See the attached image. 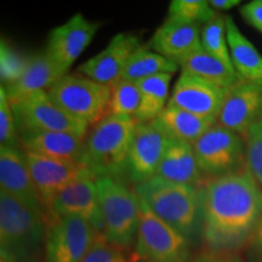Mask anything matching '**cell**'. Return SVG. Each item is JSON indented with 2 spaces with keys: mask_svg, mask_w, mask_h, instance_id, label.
I'll return each mask as SVG.
<instances>
[{
  "mask_svg": "<svg viewBox=\"0 0 262 262\" xmlns=\"http://www.w3.org/2000/svg\"><path fill=\"white\" fill-rule=\"evenodd\" d=\"M0 189L28 208L44 214L40 195L21 148L0 147Z\"/></svg>",
  "mask_w": 262,
  "mask_h": 262,
  "instance_id": "obj_18",
  "label": "cell"
},
{
  "mask_svg": "<svg viewBox=\"0 0 262 262\" xmlns=\"http://www.w3.org/2000/svg\"><path fill=\"white\" fill-rule=\"evenodd\" d=\"M241 14L248 24L262 33V4L260 0H255L242 6Z\"/></svg>",
  "mask_w": 262,
  "mask_h": 262,
  "instance_id": "obj_34",
  "label": "cell"
},
{
  "mask_svg": "<svg viewBox=\"0 0 262 262\" xmlns=\"http://www.w3.org/2000/svg\"><path fill=\"white\" fill-rule=\"evenodd\" d=\"M171 136L156 120L137 123L126 162V175L139 185L155 178Z\"/></svg>",
  "mask_w": 262,
  "mask_h": 262,
  "instance_id": "obj_11",
  "label": "cell"
},
{
  "mask_svg": "<svg viewBox=\"0 0 262 262\" xmlns=\"http://www.w3.org/2000/svg\"><path fill=\"white\" fill-rule=\"evenodd\" d=\"M0 143L2 146L19 148L18 130L16 126L14 111L4 86L0 88Z\"/></svg>",
  "mask_w": 262,
  "mask_h": 262,
  "instance_id": "obj_32",
  "label": "cell"
},
{
  "mask_svg": "<svg viewBox=\"0 0 262 262\" xmlns=\"http://www.w3.org/2000/svg\"><path fill=\"white\" fill-rule=\"evenodd\" d=\"M203 242L209 251L235 253L262 219V188L248 168L206 180Z\"/></svg>",
  "mask_w": 262,
  "mask_h": 262,
  "instance_id": "obj_1",
  "label": "cell"
},
{
  "mask_svg": "<svg viewBox=\"0 0 262 262\" xmlns=\"http://www.w3.org/2000/svg\"><path fill=\"white\" fill-rule=\"evenodd\" d=\"M147 47L178 63L180 60L203 48L202 27L201 25L180 24L165 19Z\"/></svg>",
  "mask_w": 262,
  "mask_h": 262,
  "instance_id": "obj_21",
  "label": "cell"
},
{
  "mask_svg": "<svg viewBox=\"0 0 262 262\" xmlns=\"http://www.w3.org/2000/svg\"><path fill=\"white\" fill-rule=\"evenodd\" d=\"M260 2H261V4H262V0H260Z\"/></svg>",
  "mask_w": 262,
  "mask_h": 262,
  "instance_id": "obj_38",
  "label": "cell"
},
{
  "mask_svg": "<svg viewBox=\"0 0 262 262\" xmlns=\"http://www.w3.org/2000/svg\"><path fill=\"white\" fill-rule=\"evenodd\" d=\"M50 217L74 216L86 221L100 234L103 232L102 216L98 202L96 178L93 175L75 180L52 199L48 208Z\"/></svg>",
  "mask_w": 262,
  "mask_h": 262,
  "instance_id": "obj_15",
  "label": "cell"
},
{
  "mask_svg": "<svg viewBox=\"0 0 262 262\" xmlns=\"http://www.w3.org/2000/svg\"><path fill=\"white\" fill-rule=\"evenodd\" d=\"M178 70V63L157 54L146 45L141 47L130 58L123 79L140 81L159 74H173Z\"/></svg>",
  "mask_w": 262,
  "mask_h": 262,
  "instance_id": "obj_27",
  "label": "cell"
},
{
  "mask_svg": "<svg viewBox=\"0 0 262 262\" xmlns=\"http://www.w3.org/2000/svg\"><path fill=\"white\" fill-rule=\"evenodd\" d=\"M142 102V93L136 81L122 79L112 88L110 114L135 119Z\"/></svg>",
  "mask_w": 262,
  "mask_h": 262,
  "instance_id": "obj_30",
  "label": "cell"
},
{
  "mask_svg": "<svg viewBox=\"0 0 262 262\" xmlns=\"http://www.w3.org/2000/svg\"><path fill=\"white\" fill-rule=\"evenodd\" d=\"M100 27V22H91L83 14H75L63 25L52 29L45 51L68 74L72 64L89 47Z\"/></svg>",
  "mask_w": 262,
  "mask_h": 262,
  "instance_id": "obj_14",
  "label": "cell"
},
{
  "mask_svg": "<svg viewBox=\"0 0 262 262\" xmlns=\"http://www.w3.org/2000/svg\"><path fill=\"white\" fill-rule=\"evenodd\" d=\"M96 187L102 216V235L107 242L126 249L136 241L140 226V199L120 180L97 178Z\"/></svg>",
  "mask_w": 262,
  "mask_h": 262,
  "instance_id": "obj_5",
  "label": "cell"
},
{
  "mask_svg": "<svg viewBox=\"0 0 262 262\" xmlns=\"http://www.w3.org/2000/svg\"><path fill=\"white\" fill-rule=\"evenodd\" d=\"M62 110L89 126L96 125L110 114L112 88L80 74H66L48 90Z\"/></svg>",
  "mask_w": 262,
  "mask_h": 262,
  "instance_id": "obj_6",
  "label": "cell"
},
{
  "mask_svg": "<svg viewBox=\"0 0 262 262\" xmlns=\"http://www.w3.org/2000/svg\"><path fill=\"white\" fill-rule=\"evenodd\" d=\"M64 75V72L44 50L28 58L24 73L17 80L2 86H4L10 103L15 104L38 91L49 90Z\"/></svg>",
  "mask_w": 262,
  "mask_h": 262,
  "instance_id": "obj_20",
  "label": "cell"
},
{
  "mask_svg": "<svg viewBox=\"0 0 262 262\" xmlns=\"http://www.w3.org/2000/svg\"><path fill=\"white\" fill-rule=\"evenodd\" d=\"M45 233L42 212L0 192V262H34Z\"/></svg>",
  "mask_w": 262,
  "mask_h": 262,
  "instance_id": "obj_3",
  "label": "cell"
},
{
  "mask_svg": "<svg viewBox=\"0 0 262 262\" xmlns=\"http://www.w3.org/2000/svg\"><path fill=\"white\" fill-rule=\"evenodd\" d=\"M18 140L24 152L86 165L85 139L81 137L56 131H21Z\"/></svg>",
  "mask_w": 262,
  "mask_h": 262,
  "instance_id": "obj_19",
  "label": "cell"
},
{
  "mask_svg": "<svg viewBox=\"0 0 262 262\" xmlns=\"http://www.w3.org/2000/svg\"><path fill=\"white\" fill-rule=\"evenodd\" d=\"M136 125L134 118L108 114L93 126L85 139V153L86 165L95 178L119 180L126 172Z\"/></svg>",
  "mask_w": 262,
  "mask_h": 262,
  "instance_id": "obj_4",
  "label": "cell"
},
{
  "mask_svg": "<svg viewBox=\"0 0 262 262\" xmlns=\"http://www.w3.org/2000/svg\"><path fill=\"white\" fill-rule=\"evenodd\" d=\"M140 48L141 42L137 35L118 33L102 51L78 68V74L113 88L123 79L130 58Z\"/></svg>",
  "mask_w": 262,
  "mask_h": 262,
  "instance_id": "obj_12",
  "label": "cell"
},
{
  "mask_svg": "<svg viewBox=\"0 0 262 262\" xmlns=\"http://www.w3.org/2000/svg\"><path fill=\"white\" fill-rule=\"evenodd\" d=\"M247 147V168L262 188V117L244 136Z\"/></svg>",
  "mask_w": 262,
  "mask_h": 262,
  "instance_id": "obj_31",
  "label": "cell"
},
{
  "mask_svg": "<svg viewBox=\"0 0 262 262\" xmlns=\"http://www.w3.org/2000/svg\"><path fill=\"white\" fill-rule=\"evenodd\" d=\"M157 178L203 187L204 175L199 169L192 143L171 137L156 173Z\"/></svg>",
  "mask_w": 262,
  "mask_h": 262,
  "instance_id": "obj_22",
  "label": "cell"
},
{
  "mask_svg": "<svg viewBox=\"0 0 262 262\" xmlns=\"http://www.w3.org/2000/svg\"><path fill=\"white\" fill-rule=\"evenodd\" d=\"M16 126L21 131H56L86 139L89 124L78 119L54 102L48 90H41L11 104Z\"/></svg>",
  "mask_w": 262,
  "mask_h": 262,
  "instance_id": "obj_9",
  "label": "cell"
},
{
  "mask_svg": "<svg viewBox=\"0 0 262 262\" xmlns=\"http://www.w3.org/2000/svg\"><path fill=\"white\" fill-rule=\"evenodd\" d=\"M245 247L249 262H262V219Z\"/></svg>",
  "mask_w": 262,
  "mask_h": 262,
  "instance_id": "obj_35",
  "label": "cell"
},
{
  "mask_svg": "<svg viewBox=\"0 0 262 262\" xmlns=\"http://www.w3.org/2000/svg\"><path fill=\"white\" fill-rule=\"evenodd\" d=\"M100 233L74 216L50 217L45 233V262H81Z\"/></svg>",
  "mask_w": 262,
  "mask_h": 262,
  "instance_id": "obj_10",
  "label": "cell"
},
{
  "mask_svg": "<svg viewBox=\"0 0 262 262\" xmlns=\"http://www.w3.org/2000/svg\"><path fill=\"white\" fill-rule=\"evenodd\" d=\"M81 262H127V260L122 249L111 244L100 234Z\"/></svg>",
  "mask_w": 262,
  "mask_h": 262,
  "instance_id": "obj_33",
  "label": "cell"
},
{
  "mask_svg": "<svg viewBox=\"0 0 262 262\" xmlns=\"http://www.w3.org/2000/svg\"><path fill=\"white\" fill-rule=\"evenodd\" d=\"M261 117L262 85L241 79L226 93L217 124L244 139L248 130Z\"/></svg>",
  "mask_w": 262,
  "mask_h": 262,
  "instance_id": "obj_16",
  "label": "cell"
},
{
  "mask_svg": "<svg viewBox=\"0 0 262 262\" xmlns=\"http://www.w3.org/2000/svg\"><path fill=\"white\" fill-rule=\"evenodd\" d=\"M209 4L214 10H221V11H226V10L233 9L234 6H238L241 4L239 0H210Z\"/></svg>",
  "mask_w": 262,
  "mask_h": 262,
  "instance_id": "obj_37",
  "label": "cell"
},
{
  "mask_svg": "<svg viewBox=\"0 0 262 262\" xmlns=\"http://www.w3.org/2000/svg\"><path fill=\"white\" fill-rule=\"evenodd\" d=\"M217 15L205 0H172L169 5V21L180 24H208Z\"/></svg>",
  "mask_w": 262,
  "mask_h": 262,
  "instance_id": "obj_29",
  "label": "cell"
},
{
  "mask_svg": "<svg viewBox=\"0 0 262 262\" xmlns=\"http://www.w3.org/2000/svg\"><path fill=\"white\" fill-rule=\"evenodd\" d=\"M227 90L195 75L182 73L176 80L169 103L196 116L217 119Z\"/></svg>",
  "mask_w": 262,
  "mask_h": 262,
  "instance_id": "obj_17",
  "label": "cell"
},
{
  "mask_svg": "<svg viewBox=\"0 0 262 262\" xmlns=\"http://www.w3.org/2000/svg\"><path fill=\"white\" fill-rule=\"evenodd\" d=\"M191 247L187 239L140 199V226L134 250L136 262H189Z\"/></svg>",
  "mask_w": 262,
  "mask_h": 262,
  "instance_id": "obj_7",
  "label": "cell"
},
{
  "mask_svg": "<svg viewBox=\"0 0 262 262\" xmlns=\"http://www.w3.org/2000/svg\"><path fill=\"white\" fill-rule=\"evenodd\" d=\"M134 191L160 220L191 245L203 241L204 189L155 178L135 185Z\"/></svg>",
  "mask_w": 262,
  "mask_h": 262,
  "instance_id": "obj_2",
  "label": "cell"
},
{
  "mask_svg": "<svg viewBox=\"0 0 262 262\" xmlns=\"http://www.w3.org/2000/svg\"><path fill=\"white\" fill-rule=\"evenodd\" d=\"M171 77L172 74H159L136 81L142 93V102L135 117L137 123L153 122L168 106Z\"/></svg>",
  "mask_w": 262,
  "mask_h": 262,
  "instance_id": "obj_26",
  "label": "cell"
},
{
  "mask_svg": "<svg viewBox=\"0 0 262 262\" xmlns=\"http://www.w3.org/2000/svg\"><path fill=\"white\" fill-rule=\"evenodd\" d=\"M226 33L232 63L239 78L262 85V56L239 31L231 16H226Z\"/></svg>",
  "mask_w": 262,
  "mask_h": 262,
  "instance_id": "obj_23",
  "label": "cell"
},
{
  "mask_svg": "<svg viewBox=\"0 0 262 262\" xmlns=\"http://www.w3.org/2000/svg\"><path fill=\"white\" fill-rule=\"evenodd\" d=\"M191 262H244L237 253H217V251H205L198 255Z\"/></svg>",
  "mask_w": 262,
  "mask_h": 262,
  "instance_id": "obj_36",
  "label": "cell"
},
{
  "mask_svg": "<svg viewBox=\"0 0 262 262\" xmlns=\"http://www.w3.org/2000/svg\"><path fill=\"white\" fill-rule=\"evenodd\" d=\"M202 47L212 56L224 62L231 70H234L229 52L227 33H226V16L216 15L211 21L202 28Z\"/></svg>",
  "mask_w": 262,
  "mask_h": 262,
  "instance_id": "obj_28",
  "label": "cell"
},
{
  "mask_svg": "<svg viewBox=\"0 0 262 262\" xmlns=\"http://www.w3.org/2000/svg\"><path fill=\"white\" fill-rule=\"evenodd\" d=\"M25 157L44 211L48 210L52 199L75 180L89 175L95 176L86 165L72 160L49 158L28 152H25Z\"/></svg>",
  "mask_w": 262,
  "mask_h": 262,
  "instance_id": "obj_13",
  "label": "cell"
},
{
  "mask_svg": "<svg viewBox=\"0 0 262 262\" xmlns=\"http://www.w3.org/2000/svg\"><path fill=\"white\" fill-rule=\"evenodd\" d=\"M178 66L181 68L182 73L195 75L226 90L241 80L237 72L228 68L224 62L212 56L203 48L180 60Z\"/></svg>",
  "mask_w": 262,
  "mask_h": 262,
  "instance_id": "obj_25",
  "label": "cell"
},
{
  "mask_svg": "<svg viewBox=\"0 0 262 262\" xmlns=\"http://www.w3.org/2000/svg\"><path fill=\"white\" fill-rule=\"evenodd\" d=\"M203 175L220 178L247 168V147L241 135L215 124L193 143Z\"/></svg>",
  "mask_w": 262,
  "mask_h": 262,
  "instance_id": "obj_8",
  "label": "cell"
},
{
  "mask_svg": "<svg viewBox=\"0 0 262 262\" xmlns=\"http://www.w3.org/2000/svg\"><path fill=\"white\" fill-rule=\"evenodd\" d=\"M156 122L173 139L193 145L206 131L217 124V119L196 116L194 113L168 103Z\"/></svg>",
  "mask_w": 262,
  "mask_h": 262,
  "instance_id": "obj_24",
  "label": "cell"
}]
</instances>
